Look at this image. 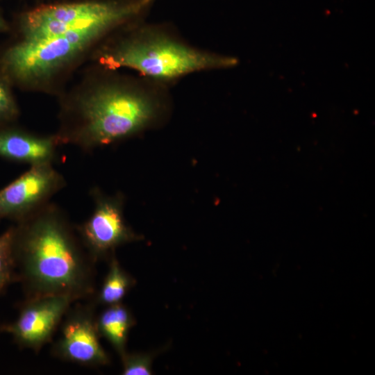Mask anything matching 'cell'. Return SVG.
<instances>
[{
  "label": "cell",
  "mask_w": 375,
  "mask_h": 375,
  "mask_svg": "<svg viewBox=\"0 0 375 375\" xmlns=\"http://www.w3.org/2000/svg\"><path fill=\"white\" fill-rule=\"evenodd\" d=\"M13 226L0 235V292L17 280L12 247Z\"/></svg>",
  "instance_id": "cell-13"
},
{
  "label": "cell",
  "mask_w": 375,
  "mask_h": 375,
  "mask_svg": "<svg viewBox=\"0 0 375 375\" xmlns=\"http://www.w3.org/2000/svg\"><path fill=\"white\" fill-rule=\"evenodd\" d=\"M3 332V325H0V333Z\"/></svg>",
  "instance_id": "cell-17"
},
{
  "label": "cell",
  "mask_w": 375,
  "mask_h": 375,
  "mask_svg": "<svg viewBox=\"0 0 375 375\" xmlns=\"http://www.w3.org/2000/svg\"><path fill=\"white\" fill-rule=\"evenodd\" d=\"M60 144L55 133L40 135L15 124L0 127V157L31 165L53 163Z\"/></svg>",
  "instance_id": "cell-10"
},
{
  "label": "cell",
  "mask_w": 375,
  "mask_h": 375,
  "mask_svg": "<svg viewBox=\"0 0 375 375\" xmlns=\"http://www.w3.org/2000/svg\"><path fill=\"white\" fill-rule=\"evenodd\" d=\"M154 0H90L44 4L21 13L14 40L37 42L98 24L119 26L141 19Z\"/></svg>",
  "instance_id": "cell-5"
},
{
  "label": "cell",
  "mask_w": 375,
  "mask_h": 375,
  "mask_svg": "<svg viewBox=\"0 0 375 375\" xmlns=\"http://www.w3.org/2000/svg\"><path fill=\"white\" fill-rule=\"evenodd\" d=\"M106 68L129 70L169 86L189 75L237 66L238 58L188 42L170 26L130 22L109 35L89 60Z\"/></svg>",
  "instance_id": "cell-3"
},
{
  "label": "cell",
  "mask_w": 375,
  "mask_h": 375,
  "mask_svg": "<svg viewBox=\"0 0 375 375\" xmlns=\"http://www.w3.org/2000/svg\"><path fill=\"white\" fill-rule=\"evenodd\" d=\"M17 280L27 299L94 292V263L64 211L51 202L13 226Z\"/></svg>",
  "instance_id": "cell-2"
},
{
  "label": "cell",
  "mask_w": 375,
  "mask_h": 375,
  "mask_svg": "<svg viewBox=\"0 0 375 375\" xmlns=\"http://www.w3.org/2000/svg\"><path fill=\"white\" fill-rule=\"evenodd\" d=\"M74 301L65 295L26 299L17 319L3 324V332L10 334L19 346L38 351L51 340Z\"/></svg>",
  "instance_id": "cell-8"
},
{
  "label": "cell",
  "mask_w": 375,
  "mask_h": 375,
  "mask_svg": "<svg viewBox=\"0 0 375 375\" xmlns=\"http://www.w3.org/2000/svg\"><path fill=\"white\" fill-rule=\"evenodd\" d=\"M123 364L122 374L150 375L151 371V356L144 353H126L121 357Z\"/></svg>",
  "instance_id": "cell-15"
},
{
  "label": "cell",
  "mask_w": 375,
  "mask_h": 375,
  "mask_svg": "<svg viewBox=\"0 0 375 375\" xmlns=\"http://www.w3.org/2000/svg\"><path fill=\"white\" fill-rule=\"evenodd\" d=\"M11 31V26L3 17L0 9V35Z\"/></svg>",
  "instance_id": "cell-16"
},
{
  "label": "cell",
  "mask_w": 375,
  "mask_h": 375,
  "mask_svg": "<svg viewBox=\"0 0 375 375\" xmlns=\"http://www.w3.org/2000/svg\"><path fill=\"white\" fill-rule=\"evenodd\" d=\"M13 86L0 72V127L15 124L20 116V108Z\"/></svg>",
  "instance_id": "cell-14"
},
{
  "label": "cell",
  "mask_w": 375,
  "mask_h": 375,
  "mask_svg": "<svg viewBox=\"0 0 375 375\" xmlns=\"http://www.w3.org/2000/svg\"><path fill=\"white\" fill-rule=\"evenodd\" d=\"M134 282L133 278L122 268L116 258H110L109 270L99 292V303L110 306L121 303Z\"/></svg>",
  "instance_id": "cell-12"
},
{
  "label": "cell",
  "mask_w": 375,
  "mask_h": 375,
  "mask_svg": "<svg viewBox=\"0 0 375 375\" xmlns=\"http://www.w3.org/2000/svg\"><path fill=\"white\" fill-rule=\"evenodd\" d=\"M133 324L131 312L121 303L108 306L96 319L99 335L112 345L120 357L126 353L128 334Z\"/></svg>",
  "instance_id": "cell-11"
},
{
  "label": "cell",
  "mask_w": 375,
  "mask_h": 375,
  "mask_svg": "<svg viewBox=\"0 0 375 375\" xmlns=\"http://www.w3.org/2000/svg\"><path fill=\"white\" fill-rule=\"evenodd\" d=\"M120 27L103 23L37 42L12 39L0 49V72L13 88L58 97L94 49Z\"/></svg>",
  "instance_id": "cell-4"
},
{
  "label": "cell",
  "mask_w": 375,
  "mask_h": 375,
  "mask_svg": "<svg viewBox=\"0 0 375 375\" xmlns=\"http://www.w3.org/2000/svg\"><path fill=\"white\" fill-rule=\"evenodd\" d=\"M61 334L53 353L62 360L86 366H100L110 362L99 339L96 319L90 307L78 306L66 313Z\"/></svg>",
  "instance_id": "cell-9"
},
{
  "label": "cell",
  "mask_w": 375,
  "mask_h": 375,
  "mask_svg": "<svg viewBox=\"0 0 375 375\" xmlns=\"http://www.w3.org/2000/svg\"><path fill=\"white\" fill-rule=\"evenodd\" d=\"M66 184L53 163L31 165L0 190V219H9L16 223L24 219L49 203Z\"/></svg>",
  "instance_id": "cell-7"
},
{
  "label": "cell",
  "mask_w": 375,
  "mask_h": 375,
  "mask_svg": "<svg viewBox=\"0 0 375 375\" xmlns=\"http://www.w3.org/2000/svg\"><path fill=\"white\" fill-rule=\"evenodd\" d=\"M169 85L93 63L57 97L60 145L84 151L136 136L160 125L171 110Z\"/></svg>",
  "instance_id": "cell-1"
},
{
  "label": "cell",
  "mask_w": 375,
  "mask_h": 375,
  "mask_svg": "<svg viewBox=\"0 0 375 375\" xmlns=\"http://www.w3.org/2000/svg\"><path fill=\"white\" fill-rule=\"evenodd\" d=\"M90 194L94 203L93 211L76 229L94 262L114 255L115 249L122 244L142 239L125 220L122 193L108 195L94 187Z\"/></svg>",
  "instance_id": "cell-6"
}]
</instances>
